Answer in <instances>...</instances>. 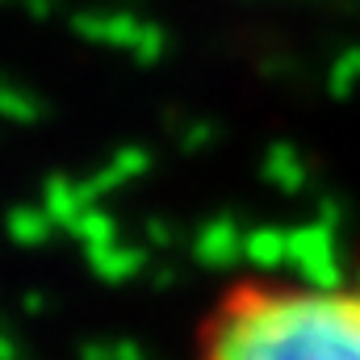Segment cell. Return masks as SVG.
<instances>
[{"label":"cell","instance_id":"cell-1","mask_svg":"<svg viewBox=\"0 0 360 360\" xmlns=\"http://www.w3.org/2000/svg\"><path fill=\"white\" fill-rule=\"evenodd\" d=\"M188 360H360V285L231 276L197 319Z\"/></svg>","mask_w":360,"mask_h":360}]
</instances>
